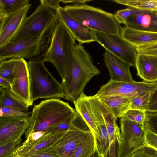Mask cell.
Listing matches in <instances>:
<instances>
[{
  "label": "cell",
  "mask_w": 157,
  "mask_h": 157,
  "mask_svg": "<svg viewBox=\"0 0 157 157\" xmlns=\"http://www.w3.org/2000/svg\"><path fill=\"white\" fill-rule=\"evenodd\" d=\"M138 54L157 56V42L137 47Z\"/></svg>",
  "instance_id": "cell-38"
},
{
  "label": "cell",
  "mask_w": 157,
  "mask_h": 157,
  "mask_svg": "<svg viewBox=\"0 0 157 157\" xmlns=\"http://www.w3.org/2000/svg\"><path fill=\"white\" fill-rule=\"evenodd\" d=\"M147 112H157V85L151 93L149 100Z\"/></svg>",
  "instance_id": "cell-41"
},
{
  "label": "cell",
  "mask_w": 157,
  "mask_h": 157,
  "mask_svg": "<svg viewBox=\"0 0 157 157\" xmlns=\"http://www.w3.org/2000/svg\"><path fill=\"white\" fill-rule=\"evenodd\" d=\"M90 157H101L97 150L95 145L94 149Z\"/></svg>",
  "instance_id": "cell-46"
},
{
  "label": "cell",
  "mask_w": 157,
  "mask_h": 157,
  "mask_svg": "<svg viewBox=\"0 0 157 157\" xmlns=\"http://www.w3.org/2000/svg\"><path fill=\"white\" fill-rule=\"evenodd\" d=\"M75 109L68 102L59 98L47 99L34 105L28 118L29 126L25 132L26 139L32 133L45 132L49 128L73 115Z\"/></svg>",
  "instance_id": "cell-2"
},
{
  "label": "cell",
  "mask_w": 157,
  "mask_h": 157,
  "mask_svg": "<svg viewBox=\"0 0 157 157\" xmlns=\"http://www.w3.org/2000/svg\"><path fill=\"white\" fill-rule=\"evenodd\" d=\"M88 126L76 111L69 128L59 139L38 152L58 157H70L91 133Z\"/></svg>",
  "instance_id": "cell-6"
},
{
  "label": "cell",
  "mask_w": 157,
  "mask_h": 157,
  "mask_svg": "<svg viewBox=\"0 0 157 157\" xmlns=\"http://www.w3.org/2000/svg\"><path fill=\"white\" fill-rule=\"evenodd\" d=\"M98 98L117 119L121 117L129 110L132 98L120 96H110Z\"/></svg>",
  "instance_id": "cell-22"
},
{
  "label": "cell",
  "mask_w": 157,
  "mask_h": 157,
  "mask_svg": "<svg viewBox=\"0 0 157 157\" xmlns=\"http://www.w3.org/2000/svg\"><path fill=\"white\" fill-rule=\"evenodd\" d=\"M41 57L30 59L28 62L31 100L39 99L64 98L61 83L52 75L46 67Z\"/></svg>",
  "instance_id": "cell-3"
},
{
  "label": "cell",
  "mask_w": 157,
  "mask_h": 157,
  "mask_svg": "<svg viewBox=\"0 0 157 157\" xmlns=\"http://www.w3.org/2000/svg\"><path fill=\"white\" fill-rule=\"evenodd\" d=\"M31 6L29 3L14 13H0V48L11 42L27 18Z\"/></svg>",
  "instance_id": "cell-12"
},
{
  "label": "cell",
  "mask_w": 157,
  "mask_h": 157,
  "mask_svg": "<svg viewBox=\"0 0 157 157\" xmlns=\"http://www.w3.org/2000/svg\"><path fill=\"white\" fill-rule=\"evenodd\" d=\"M18 63V59L12 58L0 62V77L11 84Z\"/></svg>",
  "instance_id": "cell-27"
},
{
  "label": "cell",
  "mask_w": 157,
  "mask_h": 157,
  "mask_svg": "<svg viewBox=\"0 0 157 157\" xmlns=\"http://www.w3.org/2000/svg\"><path fill=\"white\" fill-rule=\"evenodd\" d=\"M66 132L45 133L40 139L33 144L24 147L20 146L15 152L14 157H26L37 152L55 142Z\"/></svg>",
  "instance_id": "cell-20"
},
{
  "label": "cell",
  "mask_w": 157,
  "mask_h": 157,
  "mask_svg": "<svg viewBox=\"0 0 157 157\" xmlns=\"http://www.w3.org/2000/svg\"><path fill=\"white\" fill-rule=\"evenodd\" d=\"M65 10L82 25L94 31L120 36L121 27L114 14L87 4L66 6Z\"/></svg>",
  "instance_id": "cell-4"
},
{
  "label": "cell",
  "mask_w": 157,
  "mask_h": 157,
  "mask_svg": "<svg viewBox=\"0 0 157 157\" xmlns=\"http://www.w3.org/2000/svg\"><path fill=\"white\" fill-rule=\"evenodd\" d=\"M97 128L100 134L94 136L97 150L101 157H103L109 147V138L105 124L99 125Z\"/></svg>",
  "instance_id": "cell-26"
},
{
  "label": "cell",
  "mask_w": 157,
  "mask_h": 157,
  "mask_svg": "<svg viewBox=\"0 0 157 157\" xmlns=\"http://www.w3.org/2000/svg\"><path fill=\"white\" fill-rule=\"evenodd\" d=\"M76 44L71 33L59 20L48 39L49 45L41 57L44 62H50L55 66L62 78Z\"/></svg>",
  "instance_id": "cell-5"
},
{
  "label": "cell",
  "mask_w": 157,
  "mask_h": 157,
  "mask_svg": "<svg viewBox=\"0 0 157 157\" xmlns=\"http://www.w3.org/2000/svg\"><path fill=\"white\" fill-rule=\"evenodd\" d=\"M75 113L65 120L49 128L45 133L55 132L61 131L66 132L71 126L74 120Z\"/></svg>",
  "instance_id": "cell-32"
},
{
  "label": "cell",
  "mask_w": 157,
  "mask_h": 157,
  "mask_svg": "<svg viewBox=\"0 0 157 157\" xmlns=\"http://www.w3.org/2000/svg\"><path fill=\"white\" fill-rule=\"evenodd\" d=\"M46 39L28 37L11 42L0 48V62L12 58L30 59L39 56L46 49Z\"/></svg>",
  "instance_id": "cell-9"
},
{
  "label": "cell",
  "mask_w": 157,
  "mask_h": 157,
  "mask_svg": "<svg viewBox=\"0 0 157 157\" xmlns=\"http://www.w3.org/2000/svg\"><path fill=\"white\" fill-rule=\"evenodd\" d=\"M146 112L136 109H129L122 116L125 118L144 125Z\"/></svg>",
  "instance_id": "cell-34"
},
{
  "label": "cell",
  "mask_w": 157,
  "mask_h": 157,
  "mask_svg": "<svg viewBox=\"0 0 157 157\" xmlns=\"http://www.w3.org/2000/svg\"><path fill=\"white\" fill-rule=\"evenodd\" d=\"M109 138V146L103 157H120L121 132L117 122L105 123Z\"/></svg>",
  "instance_id": "cell-23"
},
{
  "label": "cell",
  "mask_w": 157,
  "mask_h": 157,
  "mask_svg": "<svg viewBox=\"0 0 157 157\" xmlns=\"http://www.w3.org/2000/svg\"><path fill=\"white\" fill-rule=\"evenodd\" d=\"M112 1L140 10L157 11V0H116Z\"/></svg>",
  "instance_id": "cell-25"
},
{
  "label": "cell",
  "mask_w": 157,
  "mask_h": 157,
  "mask_svg": "<svg viewBox=\"0 0 157 157\" xmlns=\"http://www.w3.org/2000/svg\"><path fill=\"white\" fill-rule=\"evenodd\" d=\"M120 36L137 47L157 42V32L137 30L125 26L121 27Z\"/></svg>",
  "instance_id": "cell-19"
},
{
  "label": "cell",
  "mask_w": 157,
  "mask_h": 157,
  "mask_svg": "<svg viewBox=\"0 0 157 157\" xmlns=\"http://www.w3.org/2000/svg\"><path fill=\"white\" fill-rule=\"evenodd\" d=\"M7 107L28 112L29 106L16 96L10 89L0 87V107Z\"/></svg>",
  "instance_id": "cell-24"
},
{
  "label": "cell",
  "mask_w": 157,
  "mask_h": 157,
  "mask_svg": "<svg viewBox=\"0 0 157 157\" xmlns=\"http://www.w3.org/2000/svg\"><path fill=\"white\" fill-rule=\"evenodd\" d=\"M145 137L147 146L157 151V134L146 129Z\"/></svg>",
  "instance_id": "cell-39"
},
{
  "label": "cell",
  "mask_w": 157,
  "mask_h": 157,
  "mask_svg": "<svg viewBox=\"0 0 157 157\" xmlns=\"http://www.w3.org/2000/svg\"><path fill=\"white\" fill-rule=\"evenodd\" d=\"M40 4L56 11L60 7L59 3L61 0H40Z\"/></svg>",
  "instance_id": "cell-42"
},
{
  "label": "cell",
  "mask_w": 157,
  "mask_h": 157,
  "mask_svg": "<svg viewBox=\"0 0 157 157\" xmlns=\"http://www.w3.org/2000/svg\"><path fill=\"white\" fill-rule=\"evenodd\" d=\"M29 0H0V13H14L29 3Z\"/></svg>",
  "instance_id": "cell-28"
},
{
  "label": "cell",
  "mask_w": 157,
  "mask_h": 157,
  "mask_svg": "<svg viewBox=\"0 0 157 157\" xmlns=\"http://www.w3.org/2000/svg\"><path fill=\"white\" fill-rule=\"evenodd\" d=\"M11 157H14V156H11Z\"/></svg>",
  "instance_id": "cell-48"
},
{
  "label": "cell",
  "mask_w": 157,
  "mask_h": 157,
  "mask_svg": "<svg viewBox=\"0 0 157 157\" xmlns=\"http://www.w3.org/2000/svg\"><path fill=\"white\" fill-rule=\"evenodd\" d=\"M96 41L117 57L136 67L137 47L120 36L94 31Z\"/></svg>",
  "instance_id": "cell-10"
},
{
  "label": "cell",
  "mask_w": 157,
  "mask_h": 157,
  "mask_svg": "<svg viewBox=\"0 0 157 157\" xmlns=\"http://www.w3.org/2000/svg\"><path fill=\"white\" fill-rule=\"evenodd\" d=\"M137 10V9L130 7L117 10L114 14V17L120 24L125 25L127 20Z\"/></svg>",
  "instance_id": "cell-35"
},
{
  "label": "cell",
  "mask_w": 157,
  "mask_h": 157,
  "mask_svg": "<svg viewBox=\"0 0 157 157\" xmlns=\"http://www.w3.org/2000/svg\"><path fill=\"white\" fill-rule=\"evenodd\" d=\"M31 112H24L7 107H0V117H23L29 118Z\"/></svg>",
  "instance_id": "cell-33"
},
{
  "label": "cell",
  "mask_w": 157,
  "mask_h": 157,
  "mask_svg": "<svg viewBox=\"0 0 157 157\" xmlns=\"http://www.w3.org/2000/svg\"><path fill=\"white\" fill-rule=\"evenodd\" d=\"M131 157H157V151L146 146L137 151Z\"/></svg>",
  "instance_id": "cell-37"
},
{
  "label": "cell",
  "mask_w": 157,
  "mask_h": 157,
  "mask_svg": "<svg viewBox=\"0 0 157 157\" xmlns=\"http://www.w3.org/2000/svg\"><path fill=\"white\" fill-rule=\"evenodd\" d=\"M73 102L76 111L85 121L93 136L99 135L100 132L96 123L88 96L83 93Z\"/></svg>",
  "instance_id": "cell-21"
},
{
  "label": "cell",
  "mask_w": 157,
  "mask_h": 157,
  "mask_svg": "<svg viewBox=\"0 0 157 157\" xmlns=\"http://www.w3.org/2000/svg\"><path fill=\"white\" fill-rule=\"evenodd\" d=\"M56 12L59 20L64 24L75 40L79 44L96 41L94 31L80 23L71 16L64 7L60 6Z\"/></svg>",
  "instance_id": "cell-14"
},
{
  "label": "cell",
  "mask_w": 157,
  "mask_h": 157,
  "mask_svg": "<svg viewBox=\"0 0 157 157\" xmlns=\"http://www.w3.org/2000/svg\"><path fill=\"white\" fill-rule=\"evenodd\" d=\"M103 60L109 72L112 81L130 82L133 80L129 64L106 50L103 54Z\"/></svg>",
  "instance_id": "cell-16"
},
{
  "label": "cell",
  "mask_w": 157,
  "mask_h": 157,
  "mask_svg": "<svg viewBox=\"0 0 157 157\" xmlns=\"http://www.w3.org/2000/svg\"><path fill=\"white\" fill-rule=\"evenodd\" d=\"M59 21L56 11L40 4L27 17L11 42L32 37L48 39Z\"/></svg>",
  "instance_id": "cell-7"
},
{
  "label": "cell",
  "mask_w": 157,
  "mask_h": 157,
  "mask_svg": "<svg viewBox=\"0 0 157 157\" xmlns=\"http://www.w3.org/2000/svg\"><path fill=\"white\" fill-rule=\"evenodd\" d=\"M28 126V118L0 117V145L21 139Z\"/></svg>",
  "instance_id": "cell-15"
},
{
  "label": "cell",
  "mask_w": 157,
  "mask_h": 157,
  "mask_svg": "<svg viewBox=\"0 0 157 157\" xmlns=\"http://www.w3.org/2000/svg\"><path fill=\"white\" fill-rule=\"evenodd\" d=\"M11 92L29 107L33 104L31 100L30 81L28 62L23 58L18 59V63L10 88Z\"/></svg>",
  "instance_id": "cell-13"
},
{
  "label": "cell",
  "mask_w": 157,
  "mask_h": 157,
  "mask_svg": "<svg viewBox=\"0 0 157 157\" xmlns=\"http://www.w3.org/2000/svg\"><path fill=\"white\" fill-rule=\"evenodd\" d=\"M100 74L90 54L82 44H76L62 78L64 99L73 102L84 93L91 78Z\"/></svg>",
  "instance_id": "cell-1"
},
{
  "label": "cell",
  "mask_w": 157,
  "mask_h": 157,
  "mask_svg": "<svg viewBox=\"0 0 157 157\" xmlns=\"http://www.w3.org/2000/svg\"><path fill=\"white\" fill-rule=\"evenodd\" d=\"M11 83L7 80L0 77V87L6 89H10Z\"/></svg>",
  "instance_id": "cell-44"
},
{
  "label": "cell",
  "mask_w": 157,
  "mask_h": 157,
  "mask_svg": "<svg viewBox=\"0 0 157 157\" xmlns=\"http://www.w3.org/2000/svg\"><path fill=\"white\" fill-rule=\"evenodd\" d=\"M121 129L120 157H131L140 149L147 146L146 129L144 126L122 117L120 120Z\"/></svg>",
  "instance_id": "cell-8"
},
{
  "label": "cell",
  "mask_w": 157,
  "mask_h": 157,
  "mask_svg": "<svg viewBox=\"0 0 157 157\" xmlns=\"http://www.w3.org/2000/svg\"><path fill=\"white\" fill-rule=\"evenodd\" d=\"M95 145L94 136L91 133L88 138L73 152L70 157H90Z\"/></svg>",
  "instance_id": "cell-29"
},
{
  "label": "cell",
  "mask_w": 157,
  "mask_h": 157,
  "mask_svg": "<svg viewBox=\"0 0 157 157\" xmlns=\"http://www.w3.org/2000/svg\"><path fill=\"white\" fill-rule=\"evenodd\" d=\"M151 93L143 92L132 98L129 109H136L147 112Z\"/></svg>",
  "instance_id": "cell-30"
},
{
  "label": "cell",
  "mask_w": 157,
  "mask_h": 157,
  "mask_svg": "<svg viewBox=\"0 0 157 157\" xmlns=\"http://www.w3.org/2000/svg\"><path fill=\"white\" fill-rule=\"evenodd\" d=\"M26 157H58L55 155L44 153L36 152Z\"/></svg>",
  "instance_id": "cell-43"
},
{
  "label": "cell",
  "mask_w": 157,
  "mask_h": 157,
  "mask_svg": "<svg viewBox=\"0 0 157 157\" xmlns=\"http://www.w3.org/2000/svg\"><path fill=\"white\" fill-rule=\"evenodd\" d=\"M155 11L137 9L127 20L125 26L137 30L157 32L154 24Z\"/></svg>",
  "instance_id": "cell-18"
},
{
  "label": "cell",
  "mask_w": 157,
  "mask_h": 157,
  "mask_svg": "<svg viewBox=\"0 0 157 157\" xmlns=\"http://www.w3.org/2000/svg\"><path fill=\"white\" fill-rule=\"evenodd\" d=\"M21 139L10 141L0 145V157H11L21 146Z\"/></svg>",
  "instance_id": "cell-31"
},
{
  "label": "cell",
  "mask_w": 157,
  "mask_h": 157,
  "mask_svg": "<svg viewBox=\"0 0 157 157\" xmlns=\"http://www.w3.org/2000/svg\"><path fill=\"white\" fill-rule=\"evenodd\" d=\"M45 133V132L43 131H38L31 133L21 144V147H24L33 144L40 139Z\"/></svg>",
  "instance_id": "cell-40"
},
{
  "label": "cell",
  "mask_w": 157,
  "mask_h": 157,
  "mask_svg": "<svg viewBox=\"0 0 157 157\" xmlns=\"http://www.w3.org/2000/svg\"><path fill=\"white\" fill-rule=\"evenodd\" d=\"M64 4L66 3H73V4H82L86 3V2L92 1V0H61Z\"/></svg>",
  "instance_id": "cell-45"
},
{
  "label": "cell",
  "mask_w": 157,
  "mask_h": 157,
  "mask_svg": "<svg viewBox=\"0 0 157 157\" xmlns=\"http://www.w3.org/2000/svg\"><path fill=\"white\" fill-rule=\"evenodd\" d=\"M136 68L137 75L147 82H157V56L139 53Z\"/></svg>",
  "instance_id": "cell-17"
},
{
  "label": "cell",
  "mask_w": 157,
  "mask_h": 157,
  "mask_svg": "<svg viewBox=\"0 0 157 157\" xmlns=\"http://www.w3.org/2000/svg\"><path fill=\"white\" fill-rule=\"evenodd\" d=\"M157 85V82H125L110 80L94 95L98 98L120 96L133 98L143 92H151Z\"/></svg>",
  "instance_id": "cell-11"
},
{
  "label": "cell",
  "mask_w": 157,
  "mask_h": 157,
  "mask_svg": "<svg viewBox=\"0 0 157 157\" xmlns=\"http://www.w3.org/2000/svg\"><path fill=\"white\" fill-rule=\"evenodd\" d=\"M144 126L146 129L157 134V112L146 113V119Z\"/></svg>",
  "instance_id": "cell-36"
},
{
  "label": "cell",
  "mask_w": 157,
  "mask_h": 157,
  "mask_svg": "<svg viewBox=\"0 0 157 157\" xmlns=\"http://www.w3.org/2000/svg\"><path fill=\"white\" fill-rule=\"evenodd\" d=\"M155 19L154 21V24L156 29L157 30V11H155Z\"/></svg>",
  "instance_id": "cell-47"
}]
</instances>
